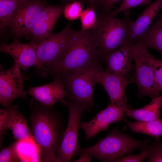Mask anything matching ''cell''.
Returning a JSON list of instances; mask_svg holds the SVG:
<instances>
[{
  "label": "cell",
  "instance_id": "cell-8",
  "mask_svg": "<svg viewBox=\"0 0 162 162\" xmlns=\"http://www.w3.org/2000/svg\"><path fill=\"white\" fill-rule=\"evenodd\" d=\"M130 44L135 64L138 96H146L153 98L160 96V91L155 85L152 70L147 57V48L137 42Z\"/></svg>",
  "mask_w": 162,
  "mask_h": 162
},
{
  "label": "cell",
  "instance_id": "cell-26",
  "mask_svg": "<svg viewBox=\"0 0 162 162\" xmlns=\"http://www.w3.org/2000/svg\"><path fill=\"white\" fill-rule=\"evenodd\" d=\"M19 141H17L0 152V162H18L20 158L18 150Z\"/></svg>",
  "mask_w": 162,
  "mask_h": 162
},
{
  "label": "cell",
  "instance_id": "cell-5",
  "mask_svg": "<svg viewBox=\"0 0 162 162\" xmlns=\"http://www.w3.org/2000/svg\"><path fill=\"white\" fill-rule=\"evenodd\" d=\"M71 23L70 22L60 32L51 34L38 45L36 67L39 76L50 74L70 45L76 31L71 29Z\"/></svg>",
  "mask_w": 162,
  "mask_h": 162
},
{
  "label": "cell",
  "instance_id": "cell-22",
  "mask_svg": "<svg viewBox=\"0 0 162 162\" xmlns=\"http://www.w3.org/2000/svg\"><path fill=\"white\" fill-rule=\"evenodd\" d=\"M14 0L0 1V27L1 30H4L9 26L15 9L20 3Z\"/></svg>",
  "mask_w": 162,
  "mask_h": 162
},
{
  "label": "cell",
  "instance_id": "cell-16",
  "mask_svg": "<svg viewBox=\"0 0 162 162\" xmlns=\"http://www.w3.org/2000/svg\"><path fill=\"white\" fill-rule=\"evenodd\" d=\"M133 59L131 44L128 43L110 53L105 61L108 70L124 77L131 69Z\"/></svg>",
  "mask_w": 162,
  "mask_h": 162
},
{
  "label": "cell",
  "instance_id": "cell-18",
  "mask_svg": "<svg viewBox=\"0 0 162 162\" xmlns=\"http://www.w3.org/2000/svg\"><path fill=\"white\" fill-rule=\"evenodd\" d=\"M162 106V96L152 98L150 103L145 106L137 109L127 107L125 114L129 118L138 121L149 122L161 118L160 110Z\"/></svg>",
  "mask_w": 162,
  "mask_h": 162
},
{
  "label": "cell",
  "instance_id": "cell-29",
  "mask_svg": "<svg viewBox=\"0 0 162 162\" xmlns=\"http://www.w3.org/2000/svg\"><path fill=\"white\" fill-rule=\"evenodd\" d=\"M152 0H123L119 6L115 10L111 11L113 15L116 16L122 12L140 5L150 3Z\"/></svg>",
  "mask_w": 162,
  "mask_h": 162
},
{
  "label": "cell",
  "instance_id": "cell-11",
  "mask_svg": "<svg viewBox=\"0 0 162 162\" xmlns=\"http://www.w3.org/2000/svg\"><path fill=\"white\" fill-rule=\"evenodd\" d=\"M97 81L107 92L111 103L124 111L128 107L126 88L132 81H128L124 77L102 68L98 74Z\"/></svg>",
  "mask_w": 162,
  "mask_h": 162
},
{
  "label": "cell",
  "instance_id": "cell-20",
  "mask_svg": "<svg viewBox=\"0 0 162 162\" xmlns=\"http://www.w3.org/2000/svg\"><path fill=\"white\" fill-rule=\"evenodd\" d=\"M15 105L12 109L10 116L9 128L12 131L14 138L20 141L32 138L31 133L23 116L17 110Z\"/></svg>",
  "mask_w": 162,
  "mask_h": 162
},
{
  "label": "cell",
  "instance_id": "cell-25",
  "mask_svg": "<svg viewBox=\"0 0 162 162\" xmlns=\"http://www.w3.org/2000/svg\"><path fill=\"white\" fill-rule=\"evenodd\" d=\"M142 149L146 150L147 152V162H162V141L159 139H156L151 145L147 144Z\"/></svg>",
  "mask_w": 162,
  "mask_h": 162
},
{
  "label": "cell",
  "instance_id": "cell-23",
  "mask_svg": "<svg viewBox=\"0 0 162 162\" xmlns=\"http://www.w3.org/2000/svg\"><path fill=\"white\" fill-rule=\"evenodd\" d=\"M95 10L94 7L89 6L82 11L80 16L81 31L92 30L96 28L98 18Z\"/></svg>",
  "mask_w": 162,
  "mask_h": 162
},
{
  "label": "cell",
  "instance_id": "cell-4",
  "mask_svg": "<svg viewBox=\"0 0 162 162\" xmlns=\"http://www.w3.org/2000/svg\"><path fill=\"white\" fill-rule=\"evenodd\" d=\"M149 141L135 140L116 127L93 146L81 148L79 152L88 153L103 162H117L136 148L141 150Z\"/></svg>",
  "mask_w": 162,
  "mask_h": 162
},
{
  "label": "cell",
  "instance_id": "cell-31",
  "mask_svg": "<svg viewBox=\"0 0 162 162\" xmlns=\"http://www.w3.org/2000/svg\"><path fill=\"white\" fill-rule=\"evenodd\" d=\"M122 0H102L101 5L102 6V10L109 12L116 3Z\"/></svg>",
  "mask_w": 162,
  "mask_h": 162
},
{
  "label": "cell",
  "instance_id": "cell-14",
  "mask_svg": "<svg viewBox=\"0 0 162 162\" xmlns=\"http://www.w3.org/2000/svg\"><path fill=\"white\" fill-rule=\"evenodd\" d=\"M38 46L32 41L22 44L16 40L10 44L3 43L0 46V50L12 57L20 68L25 72L29 67L37 66Z\"/></svg>",
  "mask_w": 162,
  "mask_h": 162
},
{
  "label": "cell",
  "instance_id": "cell-27",
  "mask_svg": "<svg viewBox=\"0 0 162 162\" xmlns=\"http://www.w3.org/2000/svg\"><path fill=\"white\" fill-rule=\"evenodd\" d=\"M82 11L81 2L75 1L71 3H66L63 13L66 18L72 21L80 17Z\"/></svg>",
  "mask_w": 162,
  "mask_h": 162
},
{
  "label": "cell",
  "instance_id": "cell-9",
  "mask_svg": "<svg viewBox=\"0 0 162 162\" xmlns=\"http://www.w3.org/2000/svg\"><path fill=\"white\" fill-rule=\"evenodd\" d=\"M46 5L43 0H26L20 3L14 11L9 26L13 34L19 37L31 33Z\"/></svg>",
  "mask_w": 162,
  "mask_h": 162
},
{
  "label": "cell",
  "instance_id": "cell-2",
  "mask_svg": "<svg viewBox=\"0 0 162 162\" xmlns=\"http://www.w3.org/2000/svg\"><path fill=\"white\" fill-rule=\"evenodd\" d=\"M104 61L90 30L76 31L69 47L50 75L54 77L101 65Z\"/></svg>",
  "mask_w": 162,
  "mask_h": 162
},
{
  "label": "cell",
  "instance_id": "cell-21",
  "mask_svg": "<svg viewBox=\"0 0 162 162\" xmlns=\"http://www.w3.org/2000/svg\"><path fill=\"white\" fill-rule=\"evenodd\" d=\"M124 120L126 124L124 127L125 129H130L134 132L147 135L156 139L162 136V120L161 118L149 122H131L125 119Z\"/></svg>",
  "mask_w": 162,
  "mask_h": 162
},
{
  "label": "cell",
  "instance_id": "cell-12",
  "mask_svg": "<svg viewBox=\"0 0 162 162\" xmlns=\"http://www.w3.org/2000/svg\"><path fill=\"white\" fill-rule=\"evenodd\" d=\"M124 110L110 103L90 121L80 122V127L85 133L86 140L88 141L99 132L106 130L111 124L124 120Z\"/></svg>",
  "mask_w": 162,
  "mask_h": 162
},
{
  "label": "cell",
  "instance_id": "cell-6",
  "mask_svg": "<svg viewBox=\"0 0 162 162\" xmlns=\"http://www.w3.org/2000/svg\"><path fill=\"white\" fill-rule=\"evenodd\" d=\"M102 69L96 65L86 69L60 76L68 89L70 101L91 111L95 105L93 93L94 87L98 83V74Z\"/></svg>",
  "mask_w": 162,
  "mask_h": 162
},
{
  "label": "cell",
  "instance_id": "cell-30",
  "mask_svg": "<svg viewBox=\"0 0 162 162\" xmlns=\"http://www.w3.org/2000/svg\"><path fill=\"white\" fill-rule=\"evenodd\" d=\"M148 157L147 151L144 149L141 150L139 154L134 155L130 153L126 156H124L119 159L117 162H141L145 160Z\"/></svg>",
  "mask_w": 162,
  "mask_h": 162
},
{
  "label": "cell",
  "instance_id": "cell-28",
  "mask_svg": "<svg viewBox=\"0 0 162 162\" xmlns=\"http://www.w3.org/2000/svg\"><path fill=\"white\" fill-rule=\"evenodd\" d=\"M12 107L0 109V144L1 147L4 135L7 130L9 128L10 114Z\"/></svg>",
  "mask_w": 162,
  "mask_h": 162
},
{
  "label": "cell",
  "instance_id": "cell-19",
  "mask_svg": "<svg viewBox=\"0 0 162 162\" xmlns=\"http://www.w3.org/2000/svg\"><path fill=\"white\" fill-rule=\"evenodd\" d=\"M136 42L147 48H152L157 50L161 54L162 57V14L156 21L141 35Z\"/></svg>",
  "mask_w": 162,
  "mask_h": 162
},
{
  "label": "cell",
  "instance_id": "cell-1",
  "mask_svg": "<svg viewBox=\"0 0 162 162\" xmlns=\"http://www.w3.org/2000/svg\"><path fill=\"white\" fill-rule=\"evenodd\" d=\"M51 108L42 104L37 105L31 116L32 139L44 162H55V153L64 131L61 117Z\"/></svg>",
  "mask_w": 162,
  "mask_h": 162
},
{
  "label": "cell",
  "instance_id": "cell-35",
  "mask_svg": "<svg viewBox=\"0 0 162 162\" xmlns=\"http://www.w3.org/2000/svg\"><path fill=\"white\" fill-rule=\"evenodd\" d=\"M6 0H0V1H6ZM16 0V1L19 2L20 3H21L22 2L26 0Z\"/></svg>",
  "mask_w": 162,
  "mask_h": 162
},
{
  "label": "cell",
  "instance_id": "cell-32",
  "mask_svg": "<svg viewBox=\"0 0 162 162\" xmlns=\"http://www.w3.org/2000/svg\"><path fill=\"white\" fill-rule=\"evenodd\" d=\"M80 154L81 155L79 158L74 162H89L92 160L93 157L91 155L87 153H82Z\"/></svg>",
  "mask_w": 162,
  "mask_h": 162
},
{
  "label": "cell",
  "instance_id": "cell-7",
  "mask_svg": "<svg viewBox=\"0 0 162 162\" xmlns=\"http://www.w3.org/2000/svg\"><path fill=\"white\" fill-rule=\"evenodd\" d=\"M69 113V118L60 144L56 151L55 162L70 161L72 157L81 148L78 141L79 128L82 115L85 110L82 107L71 101L66 105Z\"/></svg>",
  "mask_w": 162,
  "mask_h": 162
},
{
  "label": "cell",
  "instance_id": "cell-15",
  "mask_svg": "<svg viewBox=\"0 0 162 162\" xmlns=\"http://www.w3.org/2000/svg\"><path fill=\"white\" fill-rule=\"evenodd\" d=\"M64 6H46L38 17L31 32L32 40L38 45L51 34L53 27L63 12Z\"/></svg>",
  "mask_w": 162,
  "mask_h": 162
},
{
  "label": "cell",
  "instance_id": "cell-36",
  "mask_svg": "<svg viewBox=\"0 0 162 162\" xmlns=\"http://www.w3.org/2000/svg\"><path fill=\"white\" fill-rule=\"evenodd\" d=\"M161 60L162 61V57L161 59Z\"/></svg>",
  "mask_w": 162,
  "mask_h": 162
},
{
  "label": "cell",
  "instance_id": "cell-10",
  "mask_svg": "<svg viewBox=\"0 0 162 162\" xmlns=\"http://www.w3.org/2000/svg\"><path fill=\"white\" fill-rule=\"evenodd\" d=\"M25 78L20 68L15 61L12 66L5 71L0 72V104L5 108L12 107V101L20 98H26V91L24 89Z\"/></svg>",
  "mask_w": 162,
  "mask_h": 162
},
{
  "label": "cell",
  "instance_id": "cell-17",
  "mask_svg": "<svg viewBox=\"0 0 162 162\" xmlns=\"http://www.w3.org/2000/svg\"><path fill=\"white\" fill-rule=\"evenodd\" d=\"M162 9V0H156L145 9L136 20L133 22L128 35V43H135Z\"/></svg>",
  "mask_w": 162,
  "mask_h": 162
},
{
  "label": "cell",
  "instance_id": "cell-24",
  "mask_svg": "<svg viewBox=\"0 0 162 162\" xmlns=\"http://www.w3.org/2000/svg\"><path fill=\"white\" fill-rule=\"evenodd\" d=\"M147 57L152 69L154 81L157 89L162 91V61L156 59L153 55L148 52Z\"/></svg>",
  "mask_w": 162,
  "mask_h": 162
},
{
  "label": "cell",
  "instance_id": "cell-34",
  "mask_svg": "<svg viewBox=\"0 0 162 162\" xmlns=\"http://www.w3.org/2000/svg\"><path fill=\"white\" fill-rule=\"evenodd\" d=\"M64 1L68 2H73L75 1H80L82 2L84 0H63Z\"/></svg>",
  "mask_w": 162,
  "mask_h": 162
},
{
  "label": "cell",
  "instance_id": "cell-13",
  "mask_svg": "<svg viewBox=\"0 0 162 162\" xmlns=\"http://www.w3.org/2000/svg\"><path fill=\"white\" fill-rule=\"evenodd\" d=\"M51 82L39 86L30 87L26 91L27 94L46 106L52 108L58 101L66 106L68 101L65 99L69 93L65 89L62 80L60 76L54 77Z\"/></svg>",
  "mask_w": 162,
  "mask_h": 162
},
{
  "label": "cell",
  "instance_id": "cell-33",
  "mask_svg": "<svg viewBox=\"0 0 162 162\" xmlns=\"http://www.w3.org/2000/svg\"><path fill=\"white\" fill-rule=\"evenodd\" d=\"M89 6H92L95 9L101 5L102 0H86Z\"/></svg>",
  "mask_w": 162,
  "mask_h": 162
},
{
  "label": "cell",
  "instance_id": "cell-3",
  "mask_svg": "<svg viewBox=\"0 0 162 162\" xmlns=\"http://www.w3.org/2000/svg\"><path fill=\"white\" fill-rule=\"evenodd\" d=\"M124 18L119 19L109 12L102 10L97 18L96 28L90 30L92 38L97 44L104 61L112 52L128 43L133 22L128 10Z\"/></svg>",
  "mask_w": 162,
  "mask_h": 162
}]
</instances>
